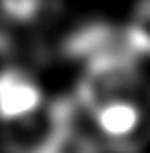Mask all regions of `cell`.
<instances>
[{
  "mask_svg": "<svg viewBox=\"0 0 150 153\" xmlns=\"http://www.w3.org/2000/svg\"><path fill=\"white\" fill-rule=\"evenodd\" d=\"M135 52L122 45H114L90 58L86 76L79 84V99L86 106L97 108L107 99L118 97L122 91L131 88L137 80Z\"/></svg>",
  "mask_w": 150,
  "mask_h": 153,
  "instance_id": "2",
  "label": "cell"
},
{
  "mask_svg": "<svg viewBox=\"0 0 150 153\" xmlns=\"http://www.w3.org/2000/svg\"><path fill=\"white\" fill-rule=\"evenodd\" d=\"M94 119L103 134L120 138V136H127L137 129L142 114H139V108L133 106L131 101L114 97L94 108Z\"/></svg>",
  "mask_w": 150,
  "mask_h": 153,
  "instance_id": "4",
  "label": "cell"
},
{
  "mask_svg": "<svg viewBox=\"0 0 150 153\" xmlns=\"http://www.w3.org/2000/svg\"><path fill=\"white\" fill-rule=\"evenodd\" d=\"M39 106H41V91L30 80L15 74V69L0 78V117L2 119L13 121L26 117Z\"/></svg>",
  "mask_w": 150,
  "mask_h": 153,
  "instance_id": "3",
  "label": "cell"
},
{
  "mask_svg": "<svg viewBox=\"0 0 150 153\" xmlns=\"http://www.w3.org/2000/svg\"><path fill=\"white\" fill-rule=\"evenodd\" d=\"M13 69V48L11 41L0 33V78L7 76Z\"/></svg>",
  "mask_w": 150,
  "mask_h": 153,
  "instance_id": "8",
  "label": "cell"
},
{
  "mask_svg": "<svg viewBox=\"0 0 150 153\" xmlns=\"http://www.w3.org/2000/svg\"><path fill=\"white\" fill-rule=\"evenodd\" d=\"M73 104L54 101L41 110L39 106L26 117L13 119L7 142L15 153H56L73 134Z\"/></svg>",
  "mask_w": 150,
  "mask_h": 153,
  "instance_id": "1",
  "label": "cell"
},
{
  "mask_svg": "<svg viewBox=\"0 0 150 153\" xmlns=\"http://www.w3.org/2000/svg\"><path fill=\"white\" fill-rule=\"evenodd\" d=\"M124 43L135 54H150V0H139L131 24L124 30Z\"/></svg>",
  "mask_w": 150,
  "mask_h": 153,
  "instance_id": "6",
  "label": "cell"
},
{
  "mask_svg": "<svg viewBox=\"0 0 150 153\" xmlns=\"http://www.w3.org/2000/svg\"><path fill=\"white\" fill-rule=\"evenodd\" d=\"M0 7H2V11L11 19L26 22V19L37 15L41 2L39 0H0Z\"/></svg>",
  "mask_w": 150,
  "mask_h": 153,
  "instance_id": "7",
  "label": "cell"
},
{
  "mask_svg": "<svg viewBox=\"0 0 150 153\" xmlns=\"http://www.w3.org/2000/svg\"><path fill=\"white\" fill-rule=\"evenodd\" d=\"M116 30L107 24H88L75 30L64 41V52L73 58H92L105 50L118 45Z\"/></svg>",
  "mask_w": 150,
  "mask_h": 153,
  "instance_id": "5",
  "label": "cell"
}]
</instances>
